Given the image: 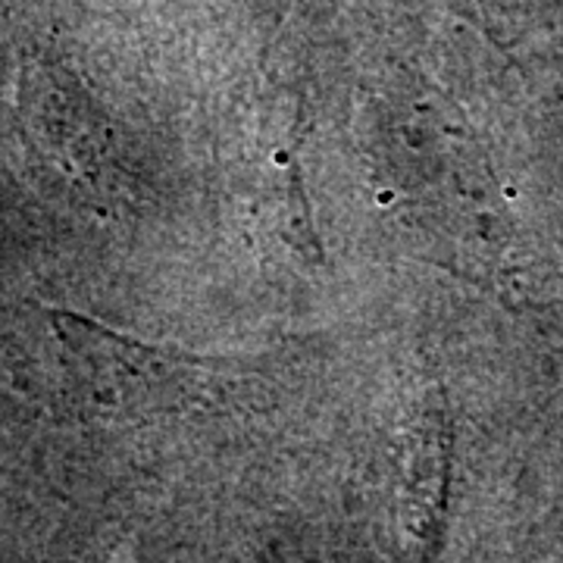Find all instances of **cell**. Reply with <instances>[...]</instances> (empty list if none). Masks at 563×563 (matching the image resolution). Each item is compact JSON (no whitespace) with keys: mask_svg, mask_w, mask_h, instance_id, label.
Segmentation results:
<instances>
[{"mask_svg":"<svg viewBox=\"0 0 563 563\" xmlns=\"http://www.w3.org/2000/svg\"><path fill=\"white\" fill-rule=\"evenodd\" d=\"M51 320L81 361L98 363L103 373L120 376L125 395H135L139 383L144 385L141 395H201L203 388L225 385V379H220V361L144 344L73 310L51 307Z\"/></svg>","mask_w":563,"mask_h":563,"instance_id":"cell-1","label":"cell"},{"mask_svg":"<svg viewBox=\"0 0 563 563\" xmlns=\"http://www.w3.org/2000/svg\"><path fill=\"white\" fill-rule=\"evenodd\" d=\"M451 429L442 398H429L404 448V479L398 517L407 542H413L429 561L442 536L444 495H448V457Z\"/></svg>","mask_w":563,"mask_h":563,"instance_id":"cell-2","label":"cell"}]
</instances>
